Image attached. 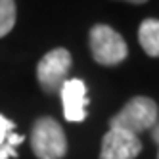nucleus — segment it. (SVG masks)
<instances>
[{"label":"nucleus","instance_id":"nucleus-1","mask_svg":"<svg viewBox=\"0 0 159 159\" xmlns=\"http://www.w3.org/2000/svg\"><path fill=\"white\" fill-rule=\"evenodd\" d=\"M159 119V107L152 98L136 96L129 100L117 115H113L109 121V129H121L132 134H138L144 130H152Z\"/></svg>","mask_w":159,"mask_h":159},{"label":"nucleus","instance_id":"nucleus-2","mask_svg":"<svg viewBox=\"0 0 159 159\" xmlns=\"http://www.w3.org/2000/svg\"><path fill=\"white\" fill-rule=\"evenodd\" d=\"M31 148L39 159H61L67 153V138L60 123L52 117H40L33 125Z\"/></svg>","mask_w":159,"mask_h":159},{"label":"nucleus","instance_id":"nucleus-3","mask_svg":"<svg viewBox=\"0 0 159 159\" xmlns=\"http://www.w3.org/2000/svg\"><path fill=\"white\" fill-rule=\"evenodd\" d=\"M90 52L100 65H117L129 54L127 42L109 25H94L90 29Z\"/></svg>","mask_w":159,"mask_h":159},{"label":"nucleus","instance_id":"nucleus-4","mask_svg":"<svg viewBox=\"0 0 159 159\" xmlns=\"http://www.w3.org/2000/svg\"><path fill=\"white\" fill-rule=\"evenodd\" d=\"M71 69V54L65 48H54L37 65V79L44 92H60Z\"/></svg>","mask_w":159,"mask_h":159},{"label":"nucleus","instance_id":"nucleus-5","mask_svg":"<svg viewBox=\"0 0 159 159\" xmlns=\"http://www.w3.org/2000/svg\"><path fill=\"white\" fill-rule=\"evenodd\" d=\"M142 152V142L138 134L121 129H109L102 140L100 159H134Z\"/></svg>","mask_w":159,"mask_h":159},{"label":"nucleus","instance_id":"nucleus-6","mask_svg":"<svg viewBox=\"0 0 159 159\" xmlns=\"http://www.w3.org/2000/svg\"><path fill=\"white\" fill-rule=\"evenodd\" d=\"M61 104H63V117L71 123H81L86 119V84L81 79H69L65 81L61 90Z\"/></svg>","mask_w":159,"mask_h":159},{"label":"nucleus","instance_id":"nucleus-7","mask_svg":"<svg viewBox=\"0 0 159 159\" xmlns=\"http://www.w3.org/2000/svg\"><path fill=\"white\" fill-rule=\"evenodd\" d=\"M23 142V134L16 132V123L0 113V159L17 157L16 148Z\"/></svg>","mask_w":159,"mask_h":159},{"label":"nucleus","instance_id":"nucleus-8","mask_svg":"<svg viewBox=\"0 0 159 159\" xmlns=\"http://www.w3.org/2000/svg\"><path fill=\"white\" fill-rule=\"evenodd\" d=\"M138 42L152 58H159V19H144L138 29Z\"/></svg>","mask_w":159,"mask_h":159},{"label":"nucleus","instance_id":"nucleus-9","mask_svg":"<svg viewBox=\"0 0 159 159\" xmlns=\"http://www.w3.org/2000/svg\"><path fill=\"white\" fill-rule=\"evenodd\" d=\"M16 25V2L0 0V39L6 37Z\"/></svg>","mask_w":159,"mask_h":159},{"label":"nucleus","instance_id":"nucleus-10","mask_svg":"<svg viewBox=\"0 0 159 159\" xmlns=\"http://www.w3.org/2000/svg\"><path fill=\"white\" fill-rule=\"evenodd\" d=\"M152 136H153V140L159 144V119H157V123H155V127L152 129Z\"/></svg>","mask_w":159,"mask_h":159},{"label":"nucleus","instance_id":"nucleus-11","mask_svg":"<svg viewBox=\"0 0 159 159\" xmlns=\"http://www.w3.org/2000/svg\"><path fill=\"white\" fill-rule=\"evenodd\" d=\"M127 2H132V4H144V2H148V0H127Z\"/></svg>","mask_w":159,"mask_h":159},{"label":"nucleus","instance_id":"nucleus-12","mask_svg":"<svg viewBox=\"0 0 159 159\" xmlns=\"http://www.w3.org/2000/svg\"><path fill=\"white\" fill-rule=\"evenodd\" d=\"M157 159H159V155H157Z\"/></svg>","mask_w":159,"mask_h":159}]
</instances>
